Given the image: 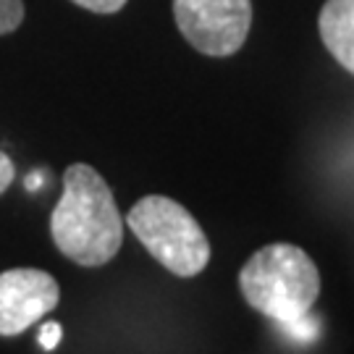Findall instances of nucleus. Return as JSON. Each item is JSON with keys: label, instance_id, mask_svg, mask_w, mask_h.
<instances>
[{"label": "nucleus", "instance_id": "obj_1", "mask_svg": "<svg viewBox=\"0 0 354 354\" xmlns=\"http://www.w3.org/2000/svg\"><path fill=\"white\" fill-rule=\"evenodd\" d=\"M50 234L58 252L76 266L97 268L118 254L124 218L111 187L92 165L66 168L64 194L50 215Z\"/></svg>", "mask_w": 354, "mask_h": 354}, {"label": "nucleus", "instance_id": "obj_2", "mask_svg": "<svg viewBox=\"0 0 354 354\" xmlns=\"http://www.w3.org/2000/svg\"><path fill=\"white\" fill-rule=\"evenodd\" d=\"M239 289L250 307L270 320H291L313 310L320 297V270L297 244H268L239 270Z\"/></svg>", "mask_w": 354, "mask_h": 354}, {"label": "nucleus", "instance_id": "obj_3", "mask_svg": "<svg viewBox=\"0 0 354 354\" xmlns=\"http://www.w3.org/2000/svg\"><path fill=\"white\" fill-rule=\"evenodd\" d=\"M127 226L142 247L178 279L203 273L210 263V241L194 215L163 194H147L127 213Z\"/></svg>", "mask_w": 354, "mask_h": 354}, {"label": "nucleus", "instance_id": "obj_4", "mask_svg": "<svg viewBox=\"0 0 354 354\" xmlns=\"http://www.w3.org/2000/svg\"><path fill=\"white\" fill-rule=\"evenodd\" d=\"M174 19L197 53L228 58L250 37L252 0H174Z\"/></svg>", "mask_w": 354, "mask_h": 354}, {"label": "nucleus", "instance_id": "obj_5", "mask_svg": "<svg viewBox=\"0 0 354 354\" xmlns=\"http://www.w3.org/2000/svg\"><path fill=\"white\" fill-rule=\"evenodd\" d=\"M61 299L58 281L37 268L0 273V336H19L53 313Z\"/></svg>", "mask_w": 354, "mask_h": 354}, {"label": "nucleus", "instance_id": "obj_6", "mask_svg": "<svg viewBox=\"0 0 354 354\" xmlns=\"http://www.w3.org/2000/svg\"><path fill=\"white\" fill-rule=\"evenodd\" d=\"M317 32L336 64L354 74V0H326L317 13Z\"/></svg>", "mask_w": 354, "mask_h": 354}, {"label": "nucleus", "instance_id": "obj_7", "mask_svg": "<svg viewBox=\"0 0 354 354\" xmlns=\"http://www.w3.org/2000/svg\"><path fill=\"white\" fill-rule=\"evenodd\" d=\"M276 328L294 344H313L320 336V330H323V323H320V317L317 315H310V313H304L299 317H291V320H279L276 323Z\"/></svg>", "mask_w": 354, "mask_h": 354}, {"label": "nucleus", "instance_id": "obj_8", "mask_svg": "<svg viewBox=\"0 0 354 354\" xmlns=\"http://www.w3.org/2000/svg\"><path fill=\"white\" fill-rule=\"evenodd\" d=\"M24 21V0H0V35H11Z\"/></svg>", "mask_w": 354, "mask_h": 354}, {"label": "nucleus", "instance_id": "obj_9", "mask_svg": "<svg viewBox=\"0 0 354 354\" xmlns=\"http://www.w3.org/2000/svg\"><path fill=\"white\" fill-rule=\"evenodd\" d=\"M71 3L92 13H115L127 6V0H71Z\"/></svg>", "mask_w": 354, "mask_h": 354}, {"label": "nucleus", "instance_id": "obj_10", "mask_svg": "<svg viewBox=\"0 0 354 354\" xmlns=\"http://www.w3.org/2000/svg\"><path fill=\"white\" fill-rule=\"evenodd\" d=\"M61 336H64L61 323H55V320H50V323H42V328H39V344H42V349L53 352V349L58 346V342H61Z\"/></svg>", "mask_w": 354, "mask_h": 354}, {"label": "nucleus", "instance_id": "obj_11", "mask_svg": "<svg viewBox=\"0 0 354 354\" xmlns=\"http://www.w3.org/2000/svg\"><path fill=\"white\" fill-rule=\"evenodd\" d=\"M13 178H16V165L6 152L0 150V194L11 187Z\"/></svg>", "mask_w": 354, "mask_h": 354}, {"label": "nucleus", "instance_id": "obj_12", "mask_svg": "<svg viewBox=\"0 0 354 354\" xmlns=\"http://www.w3.org/2000/svg\"><path fill=\"white\" fill-rule=\"evenodd\" d=\"M24 184H26V189H29V192L39 189V184H42V174H39V171H37V174H29Z\"/></svg>", "mask_w": 354, "mask_h": 354}]
</instances>
